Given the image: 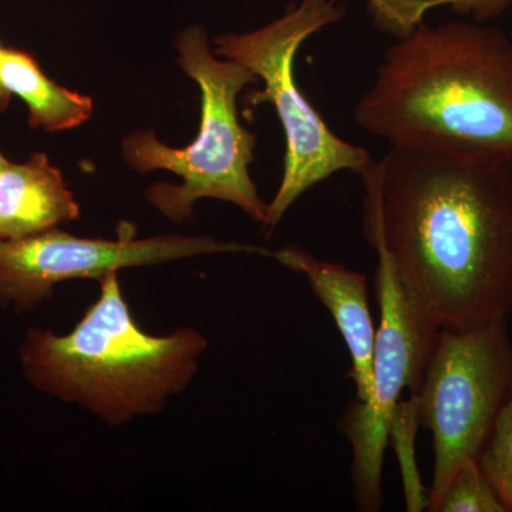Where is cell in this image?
Listing matches in <instances>:
<instances>
[{
  "label": "cell",
  "mask_w": 512,
  "mask_h": 512,
  "mask_svg": "<svg viewBox=\"0 0 512 512\" xmlns=\"http://www.w3.org/2000/svg\"><path fill=\"white\" fill-rule=\"evenodd\" d=\"M355 121L390 146L458 141L512 158V40L478 22L417 23L387 47Z\"/></svg>",
  "instance_id": "7a4b0ae2"
},
{
  "label": "cell",
  "mask_w": 512,
  "mask_h": 512,
  "mask_svg": "<svg viewBox=\"0 0 512 512\" xmlns=\"http://www.w3.org/2000/svg\"><path fill=\"white\" fill-rule=\"evenodd\" d=\"M363 231L436 330L512 312V158L434 140L390 146L360 175Z\"/></svg>",
  "instance_id": "6da1fadb"
},
{
  "label": "cell",
  "mask_w": 512,
  "mask_h": 512,
  "mask_svg": "<svg viewBox=\"0 0 512 512\" xmlns=\"http://www.w3.org/2000/svg\"><path fill=\"white\" fill-rule=\"evenodd\" d=\"M346 9L340 0H302L298 8L242 35L218 36L215 53L244 64L265 83L249 99L252 106L274 104L286 140L284 177L268 204L262 229L272 234L276 225L302 194L339 171L365 174L375 160L366 148L336 136L319 111L299 89L293 72L296 53L306 39L339 22Z\"/></svg>",
  "instance_id": "5b68a950"
},
{
  "label": "cell",
  "mask_w": 512,
  "mask_h": 512,
  "mask_svg": "<svg viewBox=\"0 0 512 512\" xmlns=\"http://www.w3.org/2000/svg\"><path fill=\"white\" fill-rule=\"evenodd\" d=\"M511 390L512 339L507 322L437 333L413 392L417 421L433 434L427 510L436 512L458 468L478 460Z\"/></svg>",
  "instance_id": "8992f818"
},
{
  "label": "cell",
  "mask_w": 512,
  "mask_h": 512,
  "mask_svg": "<svg viewBox=\"0 0 512 512\" xmlns=\"http://www.w3.org/2000/svg\"><path fill=\"white\" fill-rule=\"evenodd\" d=\"M436 512H507V508L476 460L458 468Z\"/></svg>",
  "instance_id": "7c38bea8"
},
{
  "label": "cell",
  "mask_w": 512,
  "mask_h": 512,
  "mask_svg": "<svg viewBox=\"0 0 512 512\" xmlns=\"http://www.w3.org/2000/svg\"><path fill=\"white\" fill-rule=\"evenodd\" d=\"M10 161L6 160L5 156H3L2 151H0V180H2V175L5 173L6 168H8Z\"/></svg>",
  "instance_id": "2e32d148"
},
{
  "label": "cell",
  "mask_w": 512,
  "mask_h": 512,
  "mask_svg": "<svg viewBox=\"0 0 512 512\" xmlns=\"http://www.w3.org/2000/svg\"><path fill=\"white\" fill-rule=\"evenodd\" d=\"M261 254L258 245L211 237L157 235L150 238H80L53 228L19 239H0V305L33 311L53 289L73 279H96L121 269L143 268L214 254Z\"/></svg>",
  "instance_id": "ba28073f"
},
{
  "label": "cell",
  "mask_w": 512,
  "mask_h": 512,
  "mask_svg": "<svg viewBox=\"0 0 512 512\" xmlns=\"http://www.w3.org/2000/svg\"><path fill=\"white\" fill-rule=\"evenodd\" d=\"M0 77L10 94L28 104L30 128L57 133L80 126L92 117V97L70 92L50 80L28 52L13 47L3 49Z\"/></svg>",
  "instance_id": "8fae6325"
},
{
  "label": "cell",
  "mask_w": 512,
  "mask_h": 512,
  "mask_svg": "<svg viewBox=\"0 0 512 512\" xmlns=\"http://www.w3.org/2000/svg\"><path fill=\"white\" fill-rule=\"evenodd\" d=\"M79 218L73 192L45 153L9 163L0 180V239L30 237Z\"/></svg>",
  "instance_id": "30bf717a"
},
{
  "label": "cell",
  "mask_w": 512,
  "mask_h": 512,
  "mask_svg": "<svg viewBox=\"0 0 512 512\" xmlns=\"http://www.w3.org/2000/svg\"><path fill=\"white\" fill-rule=\"evenodd\" d=\"M447 5L461 16H471L474 22L485 23L498 18L510 8L512 0H403L404 16L410 23L421 20L426 10L434 6Z\"/></svg>",
  "instance_id": "5bb4252c"
},
{
  "label": "cell",
  "mask_w": 512,
  "mask_h": 512,
  "mask_svg": "<svg viewBox=\"0 0 512 512\" xmlns=\"http://www.w3.org/2000/svg\"><path fill=\"white\" fill-rule=\"evenodd\" d=\"M271 258L305 275L316 298L333 316L352 359L350 377L356 384V400L367 402L372 392L376 330L370 315L366 276L342 264L320 261L296 245L271 252Z\"/></svg>",
  "instance_id": "9c48e42d"
},
{
  "label": "cell",
  "mask_w": 512,
  "mask_h": 512,
  "mask_svg": "<svg viewBox=\"0 0 512 512\" xmlns=\"http://www.w3.org/2000/svg\"><path fill=\"white\" fill-rule=\"evenodd\" d=\"M178 64L201 89V124L194 143L165 146L153 131L138 130L123 140V157L140 174L167 170L181 184L160 183L146 191L147 200L164 217L184 224L195 202L214 198L231 202L252 220L265 221L268 204L259 197L249 174L255 136L239 123L237 99L258 77L244 64L215 59L202 26H190L175 40Z\"/></svg>",
  "instance_id": "277c9868"
},
{
  "label": "cell",
  "mask_w": 512,
  "mask_h": 512,
  "mask_svg": "<svg viewBox=\"0 0 512 512\" xmlns=\"http://www.w3.org/2000/svg\"><path fill=\"white\" fill-rule=\"evenodd\" d=\"M2 53L3 47L0 46V62H2ZM10 97H12V94L6 89L5 84L2 82V77H0V113L8 109Z\"/></svg>",
  "instance_id": "9a60e30c"
},
{
  "label": "cell",
  "mask_w": 512,
  "mask_h": 512,
  "mask_svg": "<svg viewBox=\"0 0 512 512\" xmlns=\"http://www.w3.org/2000/svg\"><path fill=\"white\" fill-rule=\"evenodd\" d=\"M507 512H512V390L478 457Z\"/></svg>",
  "instance_id": "4fadbf2b"
},
{
  "label": "cell",
  "mask_w": 512,
  "mask_h": 512,
  "mask_svg": "<svg viewBox=\"0 0 512 512\" xmlns=\"http://www.w3.org/2000/svg\"><path fill=\"white\" fill-rule=\"evenodd\" d=\"M100 295L72 332L32 328L19 349L23 373L40 392L76 404L119 427L163 412L197 375L205 336L178 328L154 336L138 326L119 272L99 281Z\"/></svg>",
  "instance_id": "3957f363"
},
{
  "label": "cell",
  "mask_w": 512,
  "mask_h": 512,
  "mask_svg": "<svg viewBox=\"0 0 512 512\" xmlns=\"http://www.w3.org/2000/svg\"><path fill=\"white\" fill-rule=\"evenodd\" d=\"M377 256L376 292L380 325L373 350L372 392L367 402L350 404L342 430L352 446V478L360 511L382 507L384 450L404 389L419 387L437 338L406 291L393 262L382 248Z\"/></svg>",
  "instance_id": "52a82bcc"
}]
</instances>
